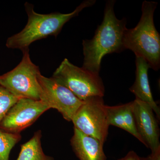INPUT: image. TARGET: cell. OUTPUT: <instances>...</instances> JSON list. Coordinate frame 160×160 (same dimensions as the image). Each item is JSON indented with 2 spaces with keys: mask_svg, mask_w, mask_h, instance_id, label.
<instances>
[{
  "mask_svg": "<svg viewBox=\"0 0 160 160\" xmlns=\"http://www.w3.org/2000/svg\"><path fill=\"white\" fill-rule=\"evenodd\" d=\"M106 109L109 126H115L127 131L145 145L136 126L132 102L118 106L106 105Z\"/></svg>",
  "mask_w": 160,
  "mask_h": 160,
  "instance_id": "12",
  "label": "cell"
},
{
  "mask_svg": "<svg viewBox=\"0 0 160 160\" xmlns=\"http://www.w3.org/2000/svg\"><path fill=\"white\" fill-rule=\"evenodd\" d=\"M95 2V0H87L82 2L70 13L55 12L49 14H40L35 12L33 6L26 2L25 7L28 17L27 24L19 33L8 38L6 41V47L9 49H19L22 51L28 49L32 43L38 40L46 38L50 36L56 38L66 22L78 15L83 9L93 6Z\"/></svg>",
  "mask_w": 160,
  "mask_h": 160,
  "instance_id": "2",
  "label": "cell"
},
{
  "mask_svg": "<svg viewBox=\"0 0 160 160\" xmlns=\"http://www.w3.org/2000/svg\"><path fill=\"white\" fill-rule=\"evenodd\" d=\"M19 99L0 86V124L10 108Z\"/></svg>",
  "mask_w": 160,
  "mask_h": 160,
  "instance_id": "15",
  "label": "cell"
},
{
  "mask_svg": "<svg viewBox=\"0 0 160 160\" xmlns=\"http://www.w3.org/2000/svg\"><path fill=\"white\" fill-rule=\"evenodd\" d=\"M22 61L11 71L0 76V86L18 99L40 100L41 88L38 66L32 62L29 48L22 50Z\"/></svg>",
  "mask_w": 160,
  "mask_h": 160,
  "instance_id": "5",
  "label": "cell"
},
{
  "mask_svg": "<svg viewBox=\"0 0 160 160\" xmlns=\"http://www.w3.org/2000/svg\"><path fill=\"white\" fill-rule=\"evenodd\" d=\"M140 160H160V148L155 151L151 152V154L147 157L140 158Z\"/></svg>",
  "mask_w": 160,
  "mask_h": 160,
  "instance_id": "16",
  "label": "cell"
},
{
  "mask_svg": "<svg viewBox=\"0 0 160 160\" xmlns=\"http://www.w3.org/2000/svg\"><path fill=\"white\" fill-rule=\"evenodd\" d=\"M21 138L20 134L10 133L0 129V160H9L11 150Z\"/></svg>",
  "mask_w": 160,
  "mask_h": 160,
  "instance_id": "14",
  "label": "cell"
},
{
  "mask_svg": "<svg viewBox=\"0 0 160 160\" xmlns=\"http://www.w3.org/2000/svg\"><path fill=\"white\" fill-rule=\"evenodd\" d=\"M140 158L136 152L130 151L124 157L117 160H140Z\"/></svg>",
  "mask_w": 160,
  "mask_h": 160,
  "instance_id": "17",
  "label": "cell"
},
{
  "mask_svg": "<svg viewBox=\"0 0 160 160\" xmlns=\"http://www.w3.org/2000/svg\"><path fill=\"white\" fill-rule=\"evenodd\" d=\"M69 89L82 101L93 97H103L105 86L99 74L75 66L64 59L52 77Z\"/></svg>",
  "mask_w": 160,
  "mask_h": 160,
  "instance_id": "4",
  "label": "cell"
},
{
  "mask_svg": "<svg viewBox=\"0 0 160 160\" xmlns=\"http://www.w3.org/2000/svg\"><path fill=\"white\" fill-rule=\"evenodd\" d=\"M42 138L41 130L35 132L29 141L21 145L20 153L16 160H54L43 152Z\"/></svg>",
  "mask_w": 160,
  "mask_h": 160,
  "instance_id": "13",
  "label": "cell"
},
{
  "mask_svg": "<svg viewBox=\"0 0 160 160\" xmlns=\"http://www.w3.org/2000/svg\"><path fill=\"white\" fill-rule=\"evenodd\" d=\"M136 79L129 90L138 99L149 104L158 120L160 119V109L152 97L148 78V63L143 58L136 57Z\"/></svg>",
  "mask_w": 160,
  "mask_h": 160,
  "instance_id": "10",
  "label": "cell"
},
{
  "mask_svg": "<svg viewBox=\"0 0 160 160\" xmlns=\"http://www.w3.org/2000/svg\"><path fill=\"white\" fill-rule=\"evenodd\" d=\"M115 1L106 3L104 18L98 26L93 38L82 42L83 69L99 74L103 58L106 54L120 52L125 50L123 39L127 28L126 18L119 20L114 12Z\"/></svg>",
  "mask_w": 160,
  "mask_h": 160,
  "instance_id": "1",
  "label": "cell"
},
{
  "mask_svg": "<svg viewBox=\"0 0 160 160\" xmlns=\"http://www.w3.org/2000/svg\"><path fill=\"white\" fill-rule=\"evenodd\" d=\"M38 80L41 88L40 100L50 109H57L64 119L71 122L83 101L52 78H46L40 73Z\"/></svg>",
  "mask_w": 160,
  "mask_h": 160,
  "instance_id": "7",
  "label": "cell"
},
{
  "mask_svg": "<svg viewBox=\"0 0 160 160\" xmlns=\"http://www.w3.org/2000/svg\"><path fill=\"white\" fill-rule=\"evenodd\" d=\"M49 109V106L41 100L19 99L2 120L0 129L20 134Z\"/></svg>",
  "mask_w": 160,
  "mask_h": 160,
  "instance_id": "8",
  "label": "cell"
},
{
  "mask_svg": "<svg viewBox=\"0 0 160 160\" xmlns=\"http://www.w3.org/2000/svg\"><path fill=\"white\" fill-rule=\"evenodd\" d=\"M71 122L74 128L104 144L109 125L103 97H93L83 101Z\"/></svg>",
  "mask_w": 160,
  "mask_h": 160,
  "instance_id": "6",
  "label": "cell"
},
{
  "mask_svg": "<svg viewBox=\"0 0 160 160\" xmlns=\"http://www.w3.org/2000/svg\"><path fill=\"white\" fill-rule=\"evenodd\" d=\"M157 2H143L142 15L138 25L126 29L123 43L125 49H129L136 57L144 59L155 71L160 67V35L156 29L153 20Z\"/></svg>",
  "mask_w": 160,
  "mask_h": 160,
  "instance_id": "3",
  "label": "cell"
},
{
  "mask_svg": "<svg viewBox=\"0 0 160 160\" xmlns=\"http://www.w3.org/2000/svg\"><path fill=\"white\" fill-rule=\"evenodd\" d=\"M70 143L75 154L80 160H106L103 150L104 144L74 128Z\"/></svg>",
  "mask_w": 160,
  "mask_h": 160,
  "instance_id": "11",
  "label": "cell"
},
{
  "mask_svg": "<svg viewBox=\"0 0 160 160\" xmlns=\"http://www.w3.org/2000/svg\"><path fill=\"white\" fill-rule=\"evenodd\" d=\"M136 126L145 146L153 152L160 148L158 119L149 104L136 98L132 101Z\"/></svg>",
  "mask_w": 160,
  "mask_h": 160,
  "instance_id": "9",
  "label": "cell"
}]
</instances>
